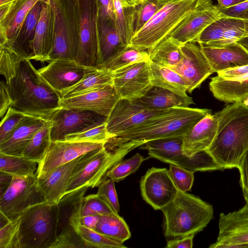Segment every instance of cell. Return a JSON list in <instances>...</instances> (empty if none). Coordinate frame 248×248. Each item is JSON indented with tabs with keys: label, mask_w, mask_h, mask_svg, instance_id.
Masks as SVG:
<instances>
[{
	"label": "cell",
	"mask_w": 248,
	"mask_h": 248,
	"mask_svg": "<svg viewBox=\"0 0 248 248\" xmlns=\"http://www.w3.org/2000/svg\"><path fill=\"white\" fill-rule=\"evenodd\" d=\"M98 17L115 19L113 0H97Z\"/></svg>",
	"instance_id": "obj_53"
},
{
	"label": "cell",
	"mask_w": 248,
	"mask_h": 248,
	"mask_svg": "<svg viewBox=\"0 0 248 248\" xmlns=\"http://www.w3.org/2000/svg\"><path fill=\"white\" fill-rule=\"evenodd\" d=\"M217 73L218 76L225 79L237 78L248 74V64L229 68Z\"/></svg>",
	"instance_id": "obj_54"
},
{
	"label": "cell",
	"mask_w": 248,
	"mask_h": 248,
	"mask_svg": "<svg viewBox=\"0 0 248 248\" xmlns=\"http://www.w3.org/2000/svg\"><path fill=\"white\" fill-rule=\"evenodd\" d=\"M243 19H245L248 28V10L246 12ZM237 43L242 45L248 51V36L239 40Z\"/></svg>",
	"instance_id": "obj_61"
},
{
	"label": "cell",
	"mask_w": 248,
	"mask_h": 248,
	"mask_svg": "<svg viewBox=\"0 0 248 248\" xmlns=\"http://www.w3.org/2000/svg\"><path fill=\"white\" fill-rule=\"evenodd\" d=\"M144 160L140 154L136 153L131 157L122 160L115 164L107 172L106 178H110L115 182L122 181L136 172Z\"/></svg>",
	"instance_id": "obj_43"
},
{
	"label": "cell",
	"mask_w": 248,
	"mask_h": 248,
	"mask_svg": "<svg viewBox=\"0 0 248 248\" xmlns=\"http://www.w3.org/2000/svg\"><path fill=\"white\" fill-rule=\"evenodd\" d=\"M182 136L159 139L146 142L142 149L150 157L196 171L222 170L206 151L188 156L183 152Z\"/></svg>",
	"instance_id": "obj_9"
},
{
	"label": "cell",
	"mask_w": 248,
	"mask_h": 248,
	"mask_svg": "<svg viewBox=\"0 0 248 248\" xmlns=\"http://www.w3.org/2000/svg\"><path fill=\"white\" fill-rule=\"evenodd\" d=\"M88 188L67 193L57 203V240L53 248H89L78 233L83 198Z\"/></svg>",
	"instance_id": "obj_10"
},
{
	"label": "cell",
	"mask_w": 248,
	"mask_h": 248,
	"mask_svg": "<svg viewBox=\"0 0 248 248\" xmlns=\"http://www.w3.org/2000/svg\"><path fill=\"white\" fill-rule=\"evenodd\" d=\"M94 230L122 244L131 236L125 220L116 213L101 216Z\"/></svg>",
	"instance_id": "obj_37"
},
{
	"label": "cell",
	"mask_w": 248,
	"mask_h": 248,
	"mask_svg": "<svg viewBox=\"0 0 248 248\" xmlns=\"http://www.w3.org/2000/svg\"><path fill=\"white\" fill-rule=\"evenodd\" d=\"M138 147L127 141L108 149L104 146L83 154L74 168L66 193L84 186H98L107 178V172L115 164Z\"/></svg>",
	"instance_id": "obj_5"
},
{
	"label": "cell",
	"mask_w": 248,
	"mask_h": 248,
	"mask_svg": "<svg viewBox=\"0 0 248 248\" xmlns=\"http://www.w3.org/2000/svg\"><path fill=\"white\" fill-rule=\"evenodd\" d=\"M89 67L74 60L56 59L38 71L46 82L60 95L78 83Z\"/></svg>",
	"instance_id": "obj_23"
},
{
	"label": "cell",
	"mask_w": 248,
	"mask_h": 248,
	"mask_svg": "<svg viewBox=\"0 0 248 248\" xmlns=\"http://www.w3.org/2000/svg\"><path fill=\"white\" fill-rule=\"evenodd\" d=\"M168 171L178 189L185 192L190 191L194 181L195 172L172 164H170Z\"/></svg>",
	"instance_id": "obj_48"
},
{
	"label": "cell",
	"mask_w": 248,
	"mask_h": 248,
	"mask_svg": "<svg viewBox=\"0 0 248 248\" xmlns=\"http://www.w3.org/2000/svg\"><path fill=\"white\" fill-rule=\"evenodd\" d=\"M79 158L80 157L59 166L44 179L37 178V186L47 202L57 204L65 194L72 171Z\"/></svg>",
	"instance_id": "obj_28"
},
{
	"label": "cell",
	"mask_w": 248,
	"mask_h": 248,
	"mask_svg": "<svg viewBox=\"0 0 248 248\" xmlns=\"http://www.w3.org/2000/svg\"><path fill=\"white\" fill-rule=\"evenodd\" d=\"M225 17L212 0H197L187 16L169 36L181 46L196 43L201 33L215 20Z\"/></svg>",
	"instance_id": "obj_13"
},
{
	"label": "cell",
	"mask_w": 248,
	"mask_h": 248,
	"mask_svg": "<svg viewBox=\"0 0 248 248\" xmlns=\"http://www.w3.org/2000/svg\"><path fill=\"white\" fill-rule=\"evenodd\" d=\"M46 120L42 117L27 115L11 136L0 144V153L22 156L25 148Z\"/></svg>",
	"instance_id": "obj_29"
},
{
	"label": "cell",
	"mask_w": 248,
	"mask_h": 248,
	"mask_svg": "<svg viewBox=\"0 0 248 248\" xmlns=\"http://www.w3.org/2000/svg\"><path fill=\"white\" fill-rule=\"evenodd\" d=\"M209 86L213 96L220 101L233 103L248 100V74L233 79L217 75L211 78Z\"/></svg>",
	"instance_id": "obj_30"
},
{
	"label": "cell",
	"mask_w": 248,
	"mask_h": 248,
	"mask_svg": "<svg viewBox=\"0 0 248 248\" xmlns=\"http://www.w3.org/2000/svg\"><path fill=\"white\" fill-rule=\"evenodd\" d=\"M80 13L78 50L74 61L86 67H97L99 53L97 0H78Z\"/></svg>",
	"instance_id": "obj_12"
},
{
	"label": "cell",
	"mask_w": 248,
	"mask_h": 248,
	"mask_svg": "<svg viewBox=\"0 0 248 248\" xmlns=\"http://www.w3.org/2000/svg\"><path fill=\"white\" fill-rule=\"evenodd\" d=\"M51 122L47 120L42 127L34 134L24 149L22 156L38 163L44 158L50 145Z\"/></svg>",
	"instance_id": "obj_39"
},
{
	"label": "cell",
	"mask_w": 248,
	"mask_h": 248,
	"mask_svg": "<svg viewBox=\"0 0 248 248\" xmlns=\"http://www.w3.org/2000/svg\"><path fill=\"white\" fill-rule=\"evenodd\" d=\"M14 0H0V6L11 2Z\"/></svg>",
	"instance_id": "obj_62"
},
{
	"label": "cell",
	"mask_w": 248,
	"mask_h": 248,
	"mask_svg": "<svg viewBox=\"0 0 248 248\" xmlns=\"http://www.w3.org/2000/svg\"><path fill=\"white\" fill-rule=\"evenodd\" d=\"M38 163L23 156H16L0 153V171L14 176L26 177L32 175L37 170Z\"/></svg>",
	"instance_id": "obj_40"
},
{
	"label": "cell",
	"mask_w": 248,
	"mask_h": 248,
	"mask_svg": "<svg viewBox=\"0 0 248 248\" xmlns=\"http://www.w3.org/2000/svg\"><path fill=\"white\" fill-rule=\"evenodd\" d=\"M37 180L36 172L29 176H13L9 187L0 196V212L8 220H15L29 208L46 202Z\"/></svg>",
	"instance_id": "obj_11"
},
{
	"label": "cell",
	"mask_w": 248,
	"mask_h": 248,
	"mask_svg": "<svg viewBox=\"0 0 248 248\" xmlns=\"http://www.w3.org/2000/svg\"><path fill=\"white\" fill-rule=\"evenodd\" d=\"M116 25L124 44L130 45L132 36L129 27L130 7H124L120 0H113Z\"/></svg>",
	"instance_id": "obj_45"
},
{
	"label": "cell",
	"mask_w": 248,
	"mask_h": 248,
	"mask_svg": "<svg viewBox=\"0 0 248 248\" xmlns=\"http://www.w3.org/2000/svg\"><path fill=\"white\" fill-rule=\"evenodd\" d=\"M119 99L113 85H107L81 94L61 98L60 106L92 111L108 117Z\"/></svg>",
	"instance_id": "obj_22"
},
{
	"label": "cell",
	"mask_w": 248,
	"mask_h": 248,
	"mask_svg": "<svg viewBox=\"0 0 248 248\" xmlns=\"http://www.w3.org/2000/svg\"><path fill=\"white\" fill-rule=\"evenodd\" d=\"M219 10L225 17L243 19L248 10V0L235 6Z\"/></svg>",
	"instance_id": "obj_52"
},
{
	"label": "cell",
	"mask_w": 248,
	"mask_h": 248,
	"mask_svg": "<svg viewBox=\"0 0 248 248\" xmlns=\"http://www.w3.org/2000/svg\"><path fill=\"white\" fill-rule=\"evenodd\" d=\"M114 182L110 178L105 179L98 186L96 194L105 200L115 213H118L120 205Z\"/></svg>",
	"instance_id": "obj_49"
},
{
	"label": "cell",
	"mask_w": 248,
	"mask_h": 248,
	"mask_svg": "<svg viewBox=\"0 0 248 248\" xmlns=\"http://www.w3.org/2000/svg\"><path fill=\"white\" fill-rule=\"evenodd\" d=\"M55 18V37L47 62L74 60L79 46L80 13L78 0H49Z\"/></svg>",
	"instance_id": "obj_7"
},
{
	"label": "cell",
	"mask_w": 248,
	"mask_h": 248,
	"mask_svg": "<svg viewBox=\"0 0 248 248\" xmlns=\"http://www.w3.org/2000/svg\"><path fill=\"white\" fill-rule=\"evenodd\" d=\"M135 100L145 108L155 110L174 107H189L194 104L191 97L180 96L158 87H153L145 96Z\"/></svg>",
	"instance_id": "obj_33"
},
{
	"label": "cell",
	"mask_w": 248,
	"mask_h": 248,
	"mask_svg": "<svg viewBox=\"0 0 248 248\" xmlns=\"http://www.w3.org/2000/svg\"><path fill=\"white\" fill-rule=\"evenodd\" d=\"M217 129L216 114H207L182 136L183 153L190 157L207 150L216 137Z\"/></svg>",
	"instance_id": "obj_26"
},
{
	"label": "cell",
	"mask_w": 248,
	"mask_h": 248,
	"mask_svg": "<svg viewBox=\"0 0 248 248\" xmlns=\"http://www.w3.org/2000/svg\"><path fill=\"white\" fill-rule=\"evenodd\" d=\"M151 83L182 96H187V86L183 77L170 67L156 64L149 60Z\"/></svg>",
	"instance_id": "obj_35"
},
{
	"label": "cell",
	"mask_w": 248,
	"mask_h": 248,
	"mask_svg": "<svg viewBox=\"0 0 248 248\" xmlns=\"http://www.w3.org/2000/svg\"><path fill=\"white\" fill-rule=\"evenodd\" d=\"M147 0H142V2L146 1H147Z\"/></svg>",
	"instance_id": "obj_63"
},
{
	"label": "cell",
	"mask_w": 248,
	"mask_h": 248,
	"mask_svg": "<svg viewBox=\"0 0 248 248\" xmlns=\"http://www.w3.org/2000/svg\"><path fill=\"white\" fill-rule=\"evenodd\" d=\"M215 114L217 134L206 151L222 170L238 168L248 150V100L231 103Z\"/></svg>",
	"instance_id": "obj_2"
},
{
	"label": "cell",
	"mask_w": 248,
	"mask_h": 248,
	"mask_svg": "<svg viewBox=\"0 0 248 248\" xmlns=\"http://www.w3.org/2000/svg\"><path fill=\"white\" fill-rule=\"evenodd\" d=\"M113 74V71L103 67H89L82 78L62 93L61 98H67L107 85H112Z\"/></svg>",
	"instance_id": "obj_34"
},
{
	"label": "cell",
	"mask_w": 248,
	"mask_h": 248,
	"mask_svg": "<svg viewBox=\"0 0 248 248\" xmlns=\"http://www.w3.org/2000/svg\"><path fill=\"white\" fill-rule=\"evenodd\" d=\"M39 1L49 0H14L0 6V46L11 43L26 17Z\"/></svg>",
	"instance_id": "obj_24"
},
{
	"label": "cell",
	"mask_w": 248,
	"mask_h": 248,
	"mask_svg": "<svg viewBox=\"0 0 248 248\" xmlns=\"http://www.w3.org/2000/svg\"><path fill=\"white\" fill-rule=\"evenodd\" d=\"M237 169L243 194L246 202L248 203V150L242 157Z\"/></svg>",
	"instance_id": "obj_51"
},
{
	"label": "cell",
	"mask_w": 248,
	"mask_h": 248,
	"mask_svg": "<svg viewBox=\"0 0 248 248\" xmlns=\"http://www.w3.org/2000/svg\"><path fill=\"white\" fill-rule=\"evenodd\" d=\"M211 112L208 108H172L163 110L139 126L110 139L109 141L114 143L131 141L140 146L153 140L183 136Z\"/></svg>",
	"instance_id": "obj_3"
},
{
	"label": "cell",
	"mask_w": 248,
	"mask_h": 248,
	"mask_svg": "<svg viewBox=\"0 0 248 248\" xmlns=\"http://www.w3.org/2000/svg\"><path fill=\"white\" fill-rule=\"evenodd\" d=\"M248 36V28L245 19L222 17L206 27L196 42L201 45L219 47L237 42Z\"/></svg>",
	"instance_id": "obj_21"
},
{
	"label": "cell",
	"mask_w": 248,
	"mask_h": 248,
	"mask_svg": "<svg viewBox=\"0 0 248 248\" xmlns=\"http://www.w3.org/2000/svg\"><path fill=\"white\" fill-rule=\"evenodd\" d=\"M163 110L148 109L135 100L120 99L107 118V130L114 138L139 126Z\"/></svg>",
	"instance_id": "obj_19"
},
{
	"label": "cell",
	"mask_w": 248,
	"mask_h": 248,
	"mask_svg": "<svg viewBox=\"0 0 248 248\" xmlns=\"http://www.w3.org/2000/svg\"><path fill=\"white\" fill-rule=\"evenodd\" d=\"M107 118L92 111L60 107L47 119L51 122V141L64 140L67 135L80 132Z\"/></svg>",
	"instance_id": "obj_15"
},
{
	"label": "cell",
	"mask_w": 248,
	"mask_h": 248,
	"mask_svg": "<svg viewBox=\"0 0 248 248\" xmlns=\"http://www.w3.org/2000/svg\"><path fill=\"white\" fill-rule=\"evenodd\" d=\"M14 175L0 171V196L3 195L9 187Z\"/></svg>",
	"instance_id": "obj_57"
},
{
	"label": "cell",
	"mask_w": 248,
	"mask_h": 248,
	"mask_svg": "<svg viewBox=\"0 0 248 248\" xmlns=\"http://www.w3.org/2000/svg\"><path fill=\"white\" fill-rule=\"evenodd\" d=\"M78 233L89 248H126L122 243L113 240L81 224L78 228Z\"/></svg>",
	"instance_id": "obj_44"
},
{
	"label": "cell",
	"mask_w": 248,
	"mask_h": 248,
	"mask_svg": "<svg viewBox=\"0 0 248 248\" xmlns=\"http://www.w3.org/2000/svg\"><path fill=\"white\" fill-rule=\"evenodd\" d=\"M170 0H149L129 8V27L132 37Z\"/></svg>",
	"instance_id": "obj_38"
},
{
	"label": "cell",
	"mask_w": 248,
	"mask_h": 248,
	"mask_svg": "<svg viewBox=\"0 0 248 248\" xmlns=\"http://www.w3.org/2000/svg\"><path fill=\"white\" fill-rule=\"evenodd\" d=\"M197 0H170L132 38L129 46L148 51L170 35Z\"/></svg>",
	"instance_id": "obj_8"
},
{
	"label": "cell",
	"mask_w": 248,
	"mask_h": 248,
	"mask_svg": "<svg viewBox=\"0 0 248 248\" xmlns=\"http://www.w3.org/2000/svg\"><path fill=\"white\" fill-rule=\"evenodd\" d=\"M112 85L120 99L135 100L145 96L153 87L149 61L113 71Z\"/></svg>",
	"instance_id": "obj_14"
},
{
	"label": "cell",
	"mask_w": 248,
	"mask_h": 248,
	"mask_svg": "<svg viewBox=\"0 0 248 248\" xmlns=\"http://www.w3.org/2000/svg\"><path fill=\"white\" fill-rule=\"evenodd\" d=\"M195 234H190L184 237L170 239L167 242L166 248H192Z\"/></svg>",
	"instance_id": "obj_56"
},
{
	"label": "cell",
	"mask_w": 248,
	"mask_h": 248,
	"mask_svg": "<svg viewBox=\"0 0 248 248\" xmlns=\"http://www.w3.org/2000/svg\"><path fill=\"white\" fill-rule=\"evenodd\" d=\"M143 199L155 210H161L175 197L177 188L166 168L152 167L140 181Z\"/></svg>",
	"instance_id": "obj_16"
},
{
	"label": "cell",
	"mask_w": 248,
	"mask_h": 248,
	"mask_svg": "<svg viewBox=\"0 0 248 248\" xmlns=\"http://www.w3.org/2000/svg\"><path fill=\"white\" fill-rule=\"evenodd\" d=\"M19 217L0 228V248H17Z\"/></svg>",
	"instance_id": "obj_50"
},
{
	"label": "cell",
	"mask_w": 248,
	"mask_h": 248,
	"mask_svg": "<svg viewBox=\"0 0 248 248\" xmlns=\"http://www.w3.org/2000/svg\"><path fill=\"white\" fill-rule=\"evenodd\" d=\"M27 115L10 107L1 118L0 125V144L6 140Z\"/></svg>",
	"instance_id": "obj_47"
},
{
	"label": "cell",
	"mask_w": 248,
	"mask_h": 248,
	"mask_svg": "<svg viewBox=\"0 0 248 248\" xmlns=\"http://www.w3.org/2000/svg\"><path fill=\"white\" fill-rule=\"evenodd\" d=\"M199 46L214 73L248 64V51L237 42L219 47Z\"/></svg>",
	"instance_id": "obj_27"
},
{
	"label": "cell",
	"mask_w": 248,
	"mask_h": 248,
	"mask_svg": "<svg viewBox=\"0 0 248 248\" xmlns=\"http://www.w3.org/2000/svg\"><path fill=\"white\" fill-rule=\"evenodd\" d=\"M99 53L97 67H101L126 46L119 33L115 20L98 17Z\"/></svg>",
	"instance_id": "obj_31"
},
{
	"label": "cell",
	"mask_w": 248,
	"mask_h": 248,
	"mask_svg": "<svg viewBox=\"0 0 248 248\" xmlns=\"http://www.w3.org/2000/svg\"><path fill=\"white\" fill-rule=\"evenodd\" d=\"M112 136L108 133L106 121L95 124L83 130L64 137V140L106 143Z\"/></svg>",
	"instance_id": "obj_42"
},
{
	"label": "cell",
	"mask_w": 248,
	"mask_h": 248,
	"mask_svg": "<svg viewBox=\"0 0 248 248\" xmlns=\"http://www.w3.org/2000/svg\"><path fill=\"white\" fill-rule=\"evenodd\" d=\"M182 58L176 65L171 67L184 78L187 92L191 93L214 72L200 46L187 43L181 46Z\"/></svg>",
	"instance_id": "obj_20"
},
{
	"label": "cell",
	"mask_w": 248,
	"mask_h": 248,
	"mask_svg": "<svg viewBox=\"0 0 248 248\" xmlns=\"http://www.w3.org/2000/svg\"><path fill=\"white\" fill-rule=\"evenodd\" d=\"M149 60L147 51L140 50L128 46L101 67L113 71L133 63Z\"/></svg>",
	"instance_id": "obj_41"
},
{
	"label": "cell",
	"mask_w": 248,
	"mask_h": 248,
	"mask_svg": "<svg viewBox=\"0 0 248 248\" xmlns=\"http://www.w3.org/2000/svg\"><path fill=\"white\" fill-rule=\"evenodd\" d=\"M218 234L209 248H248V203L238 210L219 215Z\"/></svg>",
	"instance_id": "obj_17"
},
{
	"label": "cell",
	"mask_w": 248,
	"mask_h": 248,
	"mask_svg": "<svg viewBox=\"0 0 248 248\" xmlns=\"http://www.w3.org/2000/svg\"><path fill=\"white\" fill-rule=\"evenodd\" d=\"M147 51L150 60L162 66L172 67L182 58L181 46L169 36Z\"/></svg>",
	"instance_id": "obj_36"
},
{
	"label": "cell",
	"mask_w": 248,
	"mask_h": 248,
	"mask_svg": "<svg viewBox=\"0 0 248 248\" xmlns=\"http://www.w3.org/2000/svg\"><path fill=\"white\" fill-rule=\"evenodd\" d=\"M0 73L11 107L27 115L47 119L60 108V95L43 78L30 60L0 46Z\"/></svg>",
	"instance_id": "obj_1"
},
{
	"label": "cell",
	"mask_w": 248,
	"mask_h": 248,
	"mask_svg": "<svg viewBox=\"0 0 248 248\" xmlns=\"http://www.w3.org/2000/svg\"><path fill=\"white\" fill-rule=\"evenodd\" d=\"M0 85V117L1 119L11 106V100L5 81L1 80Z\"/></svg>",
	"instance_id": "obj_55"
},
{
	"label": "cell",
	"mask_w": 248,
	"mask_h": 248,
	"mask_svg": "<svg viewBox=\"0 0 248 248\" xmlns=\"http://www.w3.org/2000/svg\"><path fill=\"white\" fill-rule=\"evenodd\" d=\"M57 226V204L45 202L29 208L19 217L17 248H53Z\"/></svg>",
	"instance_id": "obj_6"
},
{
	"label": "cell",
	"mask_w": 248,
	"mask_h": 248,
	"mask_svg": "<svg viewBox=\"0 0 248 248\" xmlns=\"http://www.w3.org/2000/svg\"><path fill=\"white\" fill-rule=\"evenodd\" d=\"M124 7H134L142 2V0H120Z\"/></svg>",
	"instance_id": "obj_60"
},
{
	"label": "cell",
	"mask_w": 248,
	"mask_h": 248,
	"mask_svg": "<svg viewBox=\"0 0 248 248\" xmlns=\"http://www.w3.org/2000/svg\"><path fill=\"white\" fill-rule=\"evenodd\" d=\"M101 217V216L100 215H88L81 217L80 224L94 230Z\"/></svg>",
	"instance_id": "obj_58"
},
{
	"label": "cell",
	"mask_w": 248,
	"mask_h": 248,
	"mask_svg": "<svg viewBox=\"0 0 248 248\" xmlns=\"http://www.w3.org/2000/svg\"><path fill=\"white\" fill-rule=\"evenodd\" d=\"M163 230L170 239L196 234L213 218L214 208L198 196L177 189L175 198L161 210Z\"/></svg>",
	"instance_id": "obj_4"
},
{
	"label": "cell",
	"mask_w": 248,
	"mask_h": 248,
	"mask_svg": "<svg viewBox=\"0 0 248 248\" xmlns=\"http://www.w3.org/2000/svg\"><path fill=\"white\" fill-rule=\"evenodd\" d=\"M105 143L75 142L65 140L51 141L42 161L38 164L36 171L37 178H45L59 166L68 163L91 151L104 147Z\"/></svg>",
	"instance_id": "obj_18"
},
{
	"label": "cell",
	"mask_w": 248,
	"mask_h": 248,
	"mask_svg": "<svg viewBox=\"0 0 248 248\" xmlns=\"http://www.w3.org/2000/svg\"><path fill=\"white\" fill-rule=\"evenodd\" d=\"M42 8V2L39 1L28 14L13 42L5 45L19 56L29 60L32 53V42Z\"/></svg>",
	"instance_id": "obj_32"
},
{
	"label": "cell",
	"mask_w": 248,
	"mask_h": 248,
	"mask_svg": "<svg viewBox=\"0 0 248 248\" xmlns=\"http://www.w3.org/2000/svg\"><path fill=\"white\" fill-rule=\"evenodd\" d=\"M218 2L217 7L218 9L230 8L247 0H217Z\"/></svg>",
	"instance_id": "obj_59"
},
{
	"label": "cell",
	"mask_w": 248,
	"mask_h": 248,
	"mask_svg": "<svg viewBox=\"0 0 248 248\" xmlns=\"http://www.w3.org/2000/svg\"><path fill=\"white\" fill-rule=\"evenodd\" d=\"M115 213L109 204L97 194L84 197L81 217L88 215L103 216Z\"/></svg>",
	"instance_id": "obj_46"
},
{
	"label": "cell",
	"mask_w": 248,
	"mask_h": 248,
	"mask_svg": "<svg viewBox=\"0 0 248 248\" xmlns=\"http://www.w3.org/2000/svg\"><path fill=\"white\" fill-rule=\"evenodd\" d=\"M55 18L49 2H42V8L32 42V53L30 58L40 62H47L54 43Z\"/></svg>",
	"instance_id": "obj_25"
}]
</instances>
